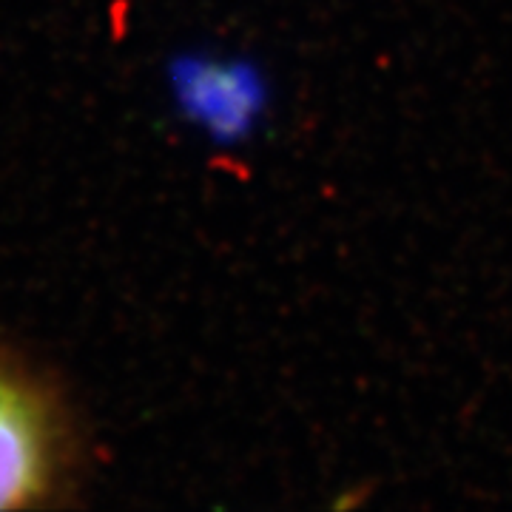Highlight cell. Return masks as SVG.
<instances>
[{
    "label": "cell",
    "mask_w": 512,
    "mask_h": 512,
    "mask_svg": "<svg viewBox=\"0 0 512 512\" xmlns=\"http://www.w3.org/2000/svg\"><path fill=\"white\" fill-rule=\"evenodd\" d=\"M69 467L72 439L55 393L0 359V510L49 504Z\"/></svg>",
    "instance_id": "1"
},
{
    "label": "cell",
    "mask_w": 512,
    "mask_h": 512,
    "mask_svg": "<svg viewBox=\"0 0 512 512\" xmlns=\"http://www.w3.org/2000/svg\"><path fill=\"white\" fill-rule=\"evenodd\" d=\"M180 86L188 114L220 140H245L271 100L265 74L245 60H194Z\"/></svg>",
    "instance_id": "2"
}]
</instances>
